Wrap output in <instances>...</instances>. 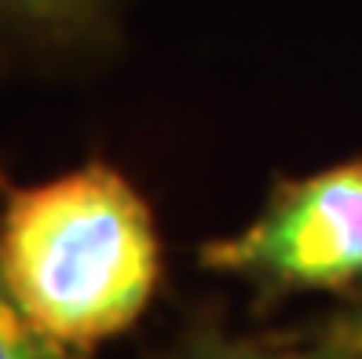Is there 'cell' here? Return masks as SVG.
<instances>
[{
    "instance_id": "5b68a950",
    "label": "cell",
    "mask_w": 362,
    "mask_h": 359,
    "mask_svg": "<svg viewBox=\"0 0 362 359\" xmlns=\"http://www.w3.org/2000/svg\"><path fill=\"white\" fill-rule=\"evenodd\" d=\"M190 359H322V355H286V352H264V348H234V345H227V348H202V352H194Z\"/></svg>"
},
{
    "instance_id": "6da1fadb",
    "label": "cell",
    "mask_w": 362,
    "mask_h": 359,
    "mask_svg": "<svg viewBox=\"0 0 362 359\" xmlns=\"http://www.w3.org/2000/svg\"><path fill=\"white\" fill-rule=\"evenodd\" d=\"M158 279L154 213L117 169L88 161L4 198L0 283L52 341L88 352L124 334Z\"/></svg>"
},
{
    "instance_id": "8992f818",
    "label": "cell",
    "mask_w": 362,
    "mask_h": 359,
    "mask_svg": "<svg viewBox=\"0 0 362 359\" xmlns=\"http://www.w3.org/2000/svg\"><path fill=\"white\" fill-rule=\"evenodd\" d=\"M355 359H362V334H358V345H355Z\"/></svg>"
},
{
    "instance_id": "277c9868",
    "label": "cell",
    "mask_w": 362,
    "mask_h": 359,
    "mask_svg": "<svg viewBox=\"0 0 362 359\" xmlns=\"http://www.w3.org/2000/svg\"><path fill=\"white\" fill-rule=\"evenodd\" d=\"M0 359H84V352L40 334L0 283Z\"/></svg>"
},
{
    "instance_id": "3957f363",
    "label": "cell",
    "mask_w": 362,
    "mask_h": 359,
    "mask_svg": "<svg viewBox=\"0 0 362 359\" xmlns=\"http://www.w3.org/2000/svg\"><path fill=\"white\" fill-rule=\"evenodd\" d=\"M110 0H0V26L40 33V37H74L84 33Z\"/></svg>"
},
{
    "instance_id": "7a4b0ae2",
    "label": "cell",
    "mask_w": 362,
    "mask_h": 359,
    "mask_svg": "<svg viewBox=\"0 0 362 359\" xmlns=\"http://www.w3.org/2000/svg\"><path fill=\"white\" fill-rule=\"evenodd\" d=\"M198 257L260 293L362 286V158L279 183L257 217L205 242Z\"/></svg>"
}]
</instances>
